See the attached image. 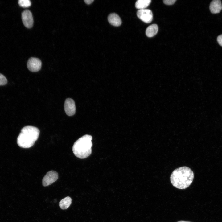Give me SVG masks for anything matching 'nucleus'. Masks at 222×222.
<instances>
[{
    "label": "nucleus",
    "instance_id": "obj_1",
    "mask_svg": "<svg viewBox=\"0 0 222 222\" xmlns=\"http://www.w3.org/2000/svg\"><path fill=\"white\" fill-rule=\"evenodd\" d=\"M194 177L192 170L188 167L184 166L176 168L173 171L170 180L174 187L183 189L187 188L191 184Z\"/></svg>",
    "mask_w": 222,
    "mask_h": 222
},
{
    "label": "nucleus",
    "instance_id": "obj_2",
    "mask_svg": "<svg viewBox=\"0 0 222 222\" xmlns=\"http://www.w3.org/2000/svg\"><path fill=\"white\" fill-rule=\"evenodd\" d=\"M39 133V130L36 127L31 126L24 127L17 138L18 145L23 148L31 147L38 139Z\"/></svg>",
    "mask_w": 222,
    "mask_h": 222
},
{
    "label": "nucleus",
    "instance_id": "obj_3",
    "mask_svg": "<svg viewBox=\"0 0 222 222\" xmlns=\"http://www.w3.org/2000/svg\"><path fill=\"white\" fill-rule=\"evenodd\" d=\"M92 137L86 134L78 139L74 143L72 150L77 157L85 158L89 156L92 152Z\"/></svg>",
    "mask_w": 222,
    "mask_h": 222
},
{
    "label": "nucleus",
    "instance_id": "obj_4",
    "mask_svg": "<svg viewBox=\"0 0 222 222\" xmlns=\"http://www.w3.org/2000/svg\"><path fill=\"white\" fill-rule=\"evenodd\" d=\"M137 14L140 19L146 23H149L152 20L153 14L150 10H139L137 11Z\"/></svg>",
    "mask_w": 222,
    "mask_h": 222
},
{
    "label": "nucleus",
    "instance_id": "obj_5",
    "mask_svg": "<svg viewBox=\"0 0 222 222\" xmlns=\"http://www.w3.org/2000/svg\"><path fill=\"white\" fill-rule=\"evenodd\" d=\"M58 175L56 171H51L47 172L42 180V184L44 187L49 185L58 179Z\"/></svg>",
    "mask_w": 222,
    "mask_h": 222
},
{
    "label": "nucleus",
    "instance_id": "obj_6",
    "mask_svg": "<svg viewBox=\"0 0 222 222\" xmlns=\"http://www.w3.org/2000/svg\"><path fill=\"white\" fill-rule=\"evenodd\" d=\"M42 66L41 60L38 58L31 57L29 59L27 66L28 69L31 72H36L39 70Z\"/></svg>",
    "mask_w": 222,
    "mask_h": 222
},
{
    "label": "nucleus",
    "instance_id": "obj_7",
    "mask_svg": "<svg viewBox=\"0 0 222 222\" xmlns=\"http://www.w3.org/2000/svg\"><path fill=\"white\" fill-rule=\"evenodd\" d=\"M22 19L24 25L27 28H31L33 23L32 13L29 10H26L22 13Z\"/></svg>",
    "mask_w": 222,
    "mask_h": 222
},
{
    "label": "nucleus",
    "instance_id": "obj_8",
    "mask_svg": "<svg viewBox=\"0 0 222 222\" xmlns=\"http://www.w3.org/2000/svg\"><path fill=\"white\" fill-rule=\"evenodd\" d=\"M64 109L68 115L72 116L74 115L76 112V106L74 101L70 98L67 99L64 103Z\"/></svg>",
    "mask_w": 222,
    "mask_h": 222
},
{
    "label": "nucleus",
    "instance_id": "obj_9",
    "mask_svg": "<svg viewBox=\"0 0 222 222\" xmlns=\"http://www.w3.org/2000/svg\"><path fill=\"white\" fill-rule=\"evenodd\" d=\"M108 20L109 23L114 26L118 27L122 23L121 19L119 16L115 13L110 14L108 16Z\"/></svg>",
    "mask_w": 222,
    "mask_h": 222
},
{
    "label": "nucleus",
    "instance_id": "obj_10",
    "mask_svg": "<svg viewBox=\"0 0 222 222\" xmlns=\"http://www.w3.org/2000/svg\"><path fill=\"white\" fill-rule=\"evenodd\" d=\"M209 8L212 13L216 14L219 13L222 9L221 1L220 0L212 1L210 4Z\"/></svg>",
    "mask_w": 222,
    "mask_h": 222
},
{
    "label": "nucleus",
    "instance_id": "obj_11",
    "mask_svg": "<svg viewBox=\"0 0 222 222\" xmlns=\"http://www.w3.org/2000/svg\"><path fill=\"white\" fill-rule=\"evenodd\" d=\"M158 30V27L156 24H153L148 26L146 29V34L149 37H151L156 35Z\"/></svg>",
    "mask_w": 222,
    "mask_h": 222
},
{
    "label": "nucleus",
    "instance_id": "obj_12",
    "mask_svg": "<svg viewBox=\"0 0 222 222\" xmlns=\"http://www.w3.org/2000/svg\"><path fill=\"white\" fill-rule=\"evenodd\" d=\"M72 199L70 197H66L62 199L60 202L59 206L62 209H66L69 207L72 203Z\"/></svg>",
    "mask_w": 222,
    "mask_h": 222
},
{
    "label": "nucleus",
    "instance_id": "obj_13",
    "mask_svg": "<svg viewBox=\"0 0 222 222\" xmlns=\"http://www.w3.org/2000/svg\"><path fill=\"white\" fill-rule=\"evenodd\" d=\"M151 2V0H138L135 3V7L139 10L145 9Z\"/></svg>",
    "mask_w": 222,
    "mask_h": 222
},
{
    "label": "nucleus",
    "instance_id": "obj_14",
    "mask_svg": "<svg viewBox=\"0 0 222 222\" xmlns=\"http://www.w3.org/2000/svg\"><path fill=\"white\" fill-rule=\"evenodd\" d=\"M18 2L19 5L23 7H29L31 4V2L29 0H19Z\"/></svg>",
    "mask_w": 222,
    "mask_h": 222
},
{
    "label": "nucleus",
    "instance_id": "obj_15",
    "mask_svg": "<svg viewBox=\"0 0 222 222\" xmlns=\"http://www.w3.org/2000/svg\"><path fill=\"white\" fill-rule=\"evenodd\" d=\"M7 80L6 77L0 73V85H3L6 84Z\"/></svg>",
    "mask_w": 222,
    "mask_h": 222
},
{
    "label": "nucleus",
    "instance_id": "obj_16",
    "mask_svg": "<svg viewBox=\"0 0 222 222\" xmlns=\"http://www.w3.org/2000/svg\"><path fill=\"white\" fill-rule=\"evenodd\" d=\"M176 0H164V3L168 5H171L174 3Z\"/></svg>",
    "mask_w": 222,
    "mask_h": 222
},
{
    "label": "nucleus",
    "instance_id": "obj_17",
    "mask_svg": "<svg viewBox=\"0 0 222 222\" xmlns=\"http://www.w3.org/2000/svg\"><path fill=\"white\" fill-rule=\"evenodd\" d=\"M217 41L219 44L222 46V35H221L217 37Z\"/></svg>",
    "mask_w": 222,
    "mask_h": 222
},
{
    "label": "nucleus",
    "instance_id": "obj_18",
    "mask_svg": "<svg viewBox=\"0 0 222 222\" xmlns=\"http://www.w3.org/2000/svg\"><path fill=\"white\" fill-rule=\"evenodd\" d=\"M94 0H84V2L87 4H90L92 3L93 1Z\"/></svg>",
    "mask_w": 222,
    "mask_h": 222
},
{
    "label": "nucleus",
    "instance_id": "obj_19",
    "mask_svg": "<svg viewBox=\"0 0 222 222\" xmlns=\"http://www.w3.org/2000/svg\"><path fill=\"white\" fill-rule=\"evenodd\" d=\"M177 222H191L187 221H179Z\"/></svg>",
    "mask_w": 222,
    "mask_h": 222
}]
</instances>
